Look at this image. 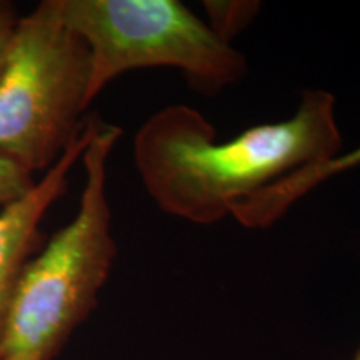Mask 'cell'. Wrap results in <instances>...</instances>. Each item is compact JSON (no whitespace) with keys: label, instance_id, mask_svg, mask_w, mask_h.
Listing matches in <instances>:
<instances>
[{"label":"cell","instance_id":"1","mask_svg":"<svg viewBox=\"0 0 360 360\" xmlns=\"http://www.w3.org/2000/svg\"><path fill=\"white\" fill-rule=\"evenodd\" d=\"M334 94L302 92L289 119L260 124L229 141L200 110L175 103L152 114L134 137V164L146 192L164 214L214 225L232 207L344 148Z\"/></svg>","mask_w":360,"mask_h":360},{"label":"cell","instance_id":"2","mask_svg":"<svg viewBox=\"0 0 360 360\" xmlns=\"http://www.w3.org/2000/svg\"><path fill=\"white\" fill-rule=\"evenodd\" d=\"M120 135L117 125L102 122L84 150L77 214L22 270L4 357L52 360L97 305L117 255L107 170Z\"/></svg>","mask_w":360,"mask_h":360},{"label":"cell","instance_id":"3","mask_svg":"<svg viewBox=\"0 0 360 360\" xmlns=\"http://www.w3.org/2000/svg\"><path fill=\"white\" fill-rule=\"evenodd\" d=\"M90 56L89 98L130 70L167 67L193 90L215 96L244 80L242 52L179 0H49Z\"/></svg>","mask_w":360,"mask_h":360},{"label":"cell","instance_id":"4","mask_svg":"<svg viewBox=\"0 0 360 360\" xmlns=\"http://www.w3.org/2000/svg\"><path fill=\"white\" fill-rule=\"evenodd\" d=\"M89 49L49 0L20 17L0 72V157L45 174L82 132Z\"/></svg>","mask_w":360,"mask_h":360},{"label":"cell","instance_id":"5","mask_svg":"<svg viewBox=\"0 0 360 360\" xmlns=\"http://www.w3.org/2000/svg\"><path fill=\"white\" fill-rule=\"evenodd\" d=\"M102 122L98 115H89L82 132L72 141L60 159L25 195L0 210V359L4 357L20 274L40 240V224L53 202L64 195L70 170L82 159L84 150Z\"/></svg>","mask_w":360,"mask_h":360},{"label":"cell","instance_id":"6","mask_svg":"<svg viewBox=\"0 0 360 360\" xmlns=\"http://www.w3.org/2000/svg\"><path fill=\"white\" fill-rule=\"evenodd\" d=\"M360 167V146L344 152L322 164L309 165L285 177L278 179L272 186L262 188L249 199L232 207L231 217L250 231L269 229L276 225L290 207L304 199L314 188L322 186L335 175Z\"/></svg>","mask_w":360,"mask_h":360},{"label":"cell","instance_id":"7","mask_svg":"<svg viewBox=\"0 0 360 360\" xmlns=\"http://www.w3.org/2000/svg\"><path fill=\"white\" fill-rule=\"evenodd\" d=\"M204 6L209 15L205 22L225 42L244 30L260 8L259 2H204Z\"/></svg>","mask_w":360,"mask_h":360},{"label":"cell","instance_id":"8","mask_svg":"<svg viewBox=\"0 0 360 360\" xmlns=\"http://www.w3.org/2000/svg\"><path fill=\"white\" fill-rule=\"evenodd\" d=\"M34 175L17 165L15 162L0 157V207L20 199L35 186Z\"/></svg>","mask_w":360,"mask_h":360},{"label":"cell","instance_id":"9","mask_svg":"<svg viewBox=\"0 0 360 360\" xmlns=\"http://www.w3.org/2000/svg\"><path fill=\"white\" fill-rule=\"evenodd\" d=\"M20 15L17 7L7 0H0V72L6 64V58L11 47L13 32H15L17 22Z\"/></svg>","mask_w":360,"mask_h":360},{"label":"cell","instance_id":"10","mask_svg":"<svg viewBox=\"0 0 360 360\" xmlns=\"http://www.w3.org/2000/svg\"><path fill=\"white\" fill-rule=\"evenodd\" d=\"M0 360H34L30 357H24V355H7V357L0 359Z\"/></svg>","mask_w":360,"mask_h":360},{"label":"cell","instance_id":"11","mask_svg":"<svg viewBox=\"0 0 360 360\" xmlns=\"http://www.w3.org/2000/svg\"><path fill=\"white\" fill-rule=\"evenodd\" d=\"M354 360H360V347H359V350H357V354H355V359Z\"/></svg>","mask_w":360,"mask_h":360}]
</instances>
